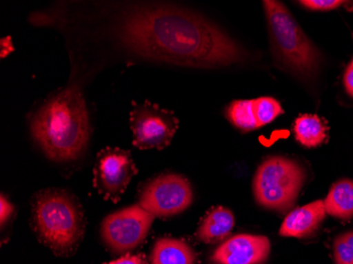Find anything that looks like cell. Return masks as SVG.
<instances>
[{
    "label": "cell",
    "mask_w": 353,
    "mask_h": 264,
    "mask_svg": "<svg viewBox=\"0 0 353 264\" xmlns=\"http://www.w3.org/2000/svg\"><path fill=\"white\" fill-rule=\"evenodd\" d=\"M117 37L126 49L154 61L190 68H219L247 53L223 30L199 14L165 3L125 10Z\"/></svg>",
    "instance_id": "1"
},
{
    "label": "cell",
    "mask_w": 353,
    "mask_h": 264,
    "mask_svg": "<svg viewBox=\"0 0 353 264\" xmlns=\"http://www.w3.org/2000/svg\"><path fill=\"white\" fill-rule=\"evenodd\" d=\"M31 132L51 160L79 158L90 138L88 110L79 89L68 87L51 95L32 116Z\"/></svg>",
    "instance_id": "2"
},
{
    "label": "cell",
    "mask_w": 353,
    "mask_h": 264,
    "mask_svg": "<svg viewBox=\"0 0 353 264\" xmlns=\"http://www.w3.org/2000/svg\"><path fill=\"white\" fill-rule=\"evenodd\" d=\"M82 205L67 190L50 188L32 200L31 226L39 241L55 255H72L84 237Z\"/></svg>",
    "instance_id": "3"
},
{
    "label": "cell",
    "mask_w": 353,
    "mask_h": 264,
    "mask_svg": "<svg viewBox=\"0 0 353 264\" xmlns=\"http://www.w3.org/2000/svg\"><path fill=\"white\" fill-rule=\"evenodd\" d=\"M277 65L301 79H311L319 67V53L290 11L276 0L263 1Z\"/></svg>",
    "instance_id": "4"
},
{
    "label": "cell",
    "mask_w": 353,
    "mask_h": 264,
    "mask_svg": "<svg viewBox=\"0 0 353 264\" xmlns=\"http://www.w3.org/2000/svg\"><path fill=\"white\" fill-rule=\"evenodd\" d=\"M305 180L306 172L299 162L285 156H270L254 176L256 202L261 207L285 214L294 206Z\"/></svg>",
    "instance_id": "5"
},
{
    "label": "cell",
    "mask_w": 353,
    "mask_h": 264,
    "mask_svg": "<svg viewBox=\"0 0 353 264\" xmlns=\"http://www.w3.org/2000/svg\"><path fill=\"white\" fill-rule=\"evenodd\" d=\"M132 105V144L139 150H163L168 147L179 127L174 113L148 101Z\"/></svg>",
    "instance_id": "6"
},
{
    "label": "cell",
    "mask_w": 353,
    "mask_h": 264,
    "mask_svg": "<svg viewBox=\"0 0 353 264\" xmlns=\"http://www.w3.org/2000/svg\"><path fill=\"white\" fill-rule=\"evenodd\" d=\"M192 188L185 176L164 174L152 179L140 192L139 205L154 218L181 214L192 203Z\"/></svg>",
    "instance_id": "7"
},
{
    "label": "cell",
    "mask_w": 353,
    "mask_h": 264,
    "mask_svg": "<svg viewBox=\"0 0 353 264\" xmlns=\"http://www.w3.org/2000/svg\"><path fill=\"white\" fill-rule=\"evenodd\" d=\"M154 220V216L139 204L128 206L103 220L101 235L114 253H127L146 239Z\"/></svg>",
    "instance_id": "8"
},
{
    "label": "cell",
    "mask_w": 353,
    "mask_h": 264,
    "mask_svg": "<svg viewBox=\"0 0 353 264\" xmlns=\"http://www.w3.org/2000/svg\"><path fill=\"white\" fill-rule=\"evenodd\" d=\"M138 170L132 154L120 148L99 152L93 170V186L105 200L118 202Z\"/></svg>",
    "instance_id": "9"
},
{
    "label": "cell",
    "mask_w": 353,
    "mask_h": 264,
    "mask_svg": "<svg viewBox=\"0 0 353 264\" xmlns=\"http://www.w3.org/2000/svg\"><path fill=\"white\" fill-rule=\"evenodd\" d=\"M271 243L265 236L240 234L222 242L210 258L212 264H263Z\"/></svg>",
    "instance_id": "10"
},
{
    "label": "cell",
    "mask_w": 353,
    "mask_h": 264,
    "mask_svg": "<svg viewBox=\"0 0 353 264\" xmlns=\"http://www.w3.org/2000/svg\"><path fill=\"white\" fill-rule=\"evenodd\" d=\"M281 105L273 97L234 101L228 107V120L241 131H253L273 122L283 114Z\"/></svg>",
    "instance_id": "11"
},
{
    "label": "cell",
    "mask_w": 353,
    "mask_h": 264,
    "mask_svg": "<svg viewBox=\"0 0 353 264\" xmlns=\"http://www.w3.org/2000/svg\"><path fill=\"white\" fill-rule=\"evenodd\" d=\"M323 200L301 206L288 214L279 230L283 237L305 238L314 233L326 217Z\"/></svg>",
    "instance_id": "12"
},
{
    "label": "cell",
    "mask_w": 353,
    "mask_h": 264,
    "mask_svg": "<svg viewBox=\"0 0 353 264\" xmlns=\"http://www.w3.org/2000/svg\"><path fill=\"white\" fill-rule=\"evenodd\" d=\"M234 226L233 212L223 206H216L205 214L196 232V238L203 243H218L231 235Z\"/></svg>",
    "instance_id": "13"
},
{
    "label": "cell",
    "mask_w": 353,
    "mask_h": 264,
    "mask_svg": "<svg viewBox=\"0 0 353 264\" xmlns=\"http://www.w3.org/2000/svg\"><path fill=\"white\" fill-rule=\"evenodd\" d=\"M152 264H195L196 254L183 240L161 238L154 243Z\"/></svg>",
    "instance_id": "14"
},
{
    "label": "cell",
    "mask_w": 353,
    "mask_h": 264,
    "mask_svg": "<svg viewBox=\"0 0 353 264\" xmlns=\"http://www.w3.org/2000/svg\"><path fill=\"white\" fill-rule=\"evenodd\" d=\"M326 212L338 219L353 218V180L343 179L335 183L325 200Z\"/></svg>",
    "instance_id": "15"
},
{
    "label": "cell",
    "mask_w": 353,
    "mask_h": 264,
    "mask_svg": "<svg viewBox=\"0 0 353 264\" xmlns=\"http://www.w3.org/2000/svg\"><path fill=\"white\" fill-rule=\"evenodd\" d=\"M295 139L307 148H314L327 139V127L315 114H303L294 124Z\"/></svg>",
    "instance_id": "16"
},
{
    "label": "cell",
    "mask_w": 353,
    "mask_h": 264,
    "mask_svg": "<svg viewBox=\"0 0 353 264\" xmlns=\"http://www.w3.org/2000/svg\"><path fill=\"white\" fill-rule=\"evenodd\" d=\"M335 264H353V230L345 232L333 242Z\"/></svg>",
    "instance_id": "17"
},
{
    "label": "cell",
    "mask_w": 353,
    "mask_h": 264,
    "mask_svg": "<svg viewBox=\"0 0 353 264\" xmlns=\"http://www.w3.org/2000/svg\"><path fill=\"white\" fill-rule=\"evenodd\" d=\"M299 3L312 11H331L348 3L343 0H303Z\"/></svg>",
    "instance_id": "18"
},
{
    "label": "cell",
    "mask_w": 353,
    "mask_h": 264,
    "mask_svg": "<svg viewBox=\"0 0 353 264\" xmlns=\"http://www.w3.org/2000/svg\"><path fill=\"white\" fill-rule=\"evenodd\" d=\"M0 206H1V212H0V222L1 226L5 225L14 214V205L6 198L3 194H1V199H0Z\"/></svg>",
    "instance_id": "19"
},
{
    "label": "cell",
    "mask_w": 353,
    "mask_h": 264,
    "mask_svg": "<svg viewBox=\"0 0 353 264\" xmlns=\"http://www.w3.org/2000/svg\"><path fill=\"white\" fill-rule=\"evenodd\" d=\"M104 264H146V261L143 255L128 254V255H125L124 257L119 258V259Z\"/></svg>",
    "instance_id": "20"
},
{
    "label": "cell",
    "mask_w": 353,
    "mask_h": 264,
    "mask_svg": "<svg viewBox=\"0 0 353 264\" xmlns=\"http://www.w3.org/2000/svg\"><path fill=\"white\" fill-rule=\"evenodd\" d=\"M344 86L346 89V92L353 97V59L347 67L344 75Z\"/></svg>",
    "instance_id": "21"
}]
</instances>
